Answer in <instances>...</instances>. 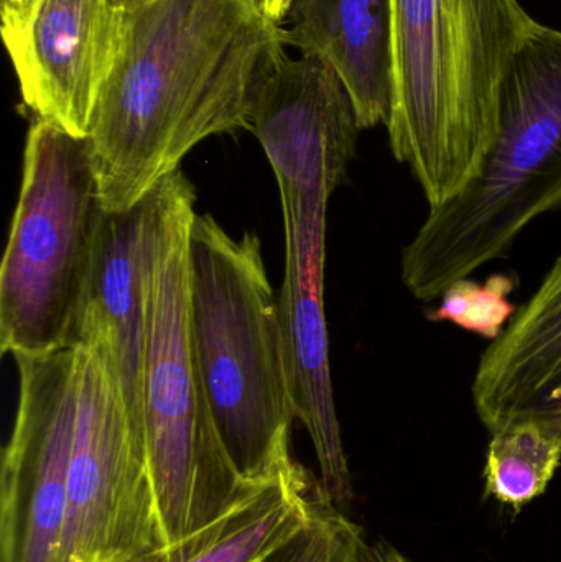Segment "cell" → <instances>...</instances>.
<instances>
[{
	"label": "cell",
	"instance_id": "cell-20",
	"mask_svg": "<svg viewBox=\"0 0 561 562\" xmlns=\"http://www.w3.org/2000/svg\"><path fill=\"white\" fill-rule=\"evenodd\" d=\"M259 3L267 16L282 23L283 20L289 19L290 10H292L295 0H259Z\"/></svg>",
	"mask_w": 561,
	"mask_h": 562
},
{
	"label": "cell",
	"instance_id": "cell-12",
	"mask_svg": "<svg viewBox=\"0 0 561 562\" xmlns=\"http://www.w3.org/2000/svg\"><path fill=\"white\" fill-rule=\"evenodd\" d=\"M326 257H303L285 249V277L280 288L287 379L296 419L303 423L329 501L348 510L352 481L336 415L325 316Z\"/></svg>",
	"mask_w": 561,
	"mask_h": 562
},
{
	"label": "cell",
	"instance_id": "cell-8",
	"mask_svg": "<svg viewBox=\"0 0 561 562\" xmlns=\"http://www.w3.org/2000/svg\"><path fill=\"white\" fill-rule=\"evenodd\" d=\"M249 131L269 158L282 198L285 243L326 249L329 198L345 180L361 131L335 71L277 46L257 79Z\"/></svg>",
	"mask_w": 561,
	"mask_h": 562
},
{
	"label": "cell",
	"instance_id": "cell-18",
	"mask_svg": "<svg viewBox=\"0 0 561 562\" xmlns=\"http://www.w3.org/2000/svg\"><path fill=\"white\" fill-rule=\"evenodd\" d=\"M364 531L328 497L283 543L257 562H356Z\"/></svg>",
	"mask_w": 561,
	"mask_h": 562
},
{
	"label": "cell",
	"instance_id": "cell-6",
	"mask_svg": "<svg viewBox=\"0 0 561 562\" xmlns=\"http://www.w3.org/2000/svg\"><path fill=\"white\" fill-rule=\"evenodd\" d=\"M105 210L88 138L36 119L0 267V350L15 357L75 344Z\"/></svg>",
	"mask_w": 561,
	"mask_h": 562
},
{
	"label": "cell",
	"instance_id": "cell-21",
	"mask_svg": "<svg viewBox=\"0 0 561 562\" xmlns=\"http://www.w3.org/2000/svg\"><path fill=\"white\" fill-rule=\"evenodd\" d=\"M112 2L127 12V10L135 9V7L142 5V3L148 2V0H112Z\"/></svg>",
	"mask_w": 561,
	"mask_h": 562
},
{
	"label": "cell",
	"instance_id": "cell-1",
	"mask_svg": "<svg viewBox=\"0 0 561 562\" xmlns=\"http://www.w3.org/2000/svg\"><path fill=\"white\" fill-rule=\"evenodd\" d=\"M282 23L259 0H148L124 43L88 135L105 213L144 201L213 135L249 128L257 79Z\"/></svg>",
	"mask_w": 561,
	"mask_h": 562
},
{
	"label": "cell",
	"instance_id": "cell-4",
	"mask_svg": "<svg viewBox=\"0 0 561 562\" xmlns=\"http://www.w3.org/2000/svg\"><path fill=\"white\" fill-rule=\"evenodd\" d=\"M188 276L194 357L217 435L244 481H269L296 464V416L259 237L234 239L210 214H194Z\"/></svg>",
	"mask_w": 561,
	"mask_h": 562
},
{
	"label": "cell",
	"instance_id": "cell-15",
	"mask_svg": "<svg viewBox=\"0 0 561 562\" xmlns=\"http://www.w3.org/2000/svg\"><path fill=\"white\" fill-rule=\"evenodd\" d=\"M323 497L319 479L296 462L200 533L128 562H257L295 533Z\"/></svg>",
	"mask_w": 561,
	"mask_h": 562
},
{
	"label": "cell",
	"instance_id": "cell-14",
	"mask_svg": "<svg viewBox=\"0 0 561 562\" xmlns=\"http://www.w3.org/2000/svg\"><path fill=\"white\" fill-rule=\"evenodd\" d=\"M147 198L124 213H105L91 279L79 316L98 321L114 356L122 393L135 426L144 431V231Z\"/></svg>",
	"mask_w": 561,
	"mask_h": 562
},
{
	"label": "cell",
	"instance_id": "cell-19",
	"mask_svg": "<svg viewBox=\"0 0 561 562\" xmlns=\"http://www.w3.org/2000/svg\"><path fill=\"white\" fill-rule=\"evenodd\" d=\"M356 562H414L385 540L362 543Z\"/></svg>",
	"mask_w": 561,
	"mask_h": 562
},
{
	"label": "cell",
	"instance_id": "cell-2",
	"mask_svg": "<svg viewBox=\"0 0 561 562\" xmlns=\"http://www.w3.org/2000/svg\"><path fill=\"white\" fill-rule=\"evenodd\" d=\"M389 5V142L435 207L474 177L490 151L507 69L539 22L519 0Z\"/></svg>",
	"mask_w": 561,
	"mask_h": 562
},
{
	"label": "cell",
	"instance_id": "cell-17",
	"mask_svg": "<svg viewBox=\"0 0 561 562\" xmlns=\"http://www.w3.org/2000/svg\"><path fill=\"white\" fill-rule=\"evenodd\" d=\"M517 286L516 273H494L484 283L461 279L441 293V303L425 316L431 323L455 324L493 342L519 310L509 300Z\"/></svg>",
	"mask_w": 561,
	"mask_h": 562
},
{
	"label": "cell",
	"instance_id": "cell-11",
	"mask_svg": "<svg viewBox=\"0 0 561 562\" xmlns=\"http://www.w3.org/2000/svg\"><path fill=\"white\" fill-rule=\"evenodd\" d=\"M471 395L491 432L532 423L561 442V256L484 350Z\"/></svg>",
	"mask_w": 561,
	"mask_h": 562
},
{
	"label": "cell",
	"instance_id": "cell-7",
	"mask_svg": "<svg viewBox=\"0 0 561 562\" xmlns=\"http://www.w3.org/2000/svg\"><path fill=\"white\" fill-rule=\"evenodd\" d=\"M78 406L65 562H128L164 547L147 439L131 418L108 336L79 316Z\"/></svg>",
	"mask_w": 561,
	"mask_h": 562
},
{
	"label": "cell",
	"instance_id": "cell-13",
	"mask_svg": "<svg viewBox=\"0 0 561 562\" xmlns=\"http://www.w3.org/2000/svg\"><path fill=\"white\" fill-rule=\"evenodd\" d=\"M285 45L315 56L338 75L359 128L385 124L391 112L389 0H295Z\"/></svg>",
	"mask_w": 561,
	"mask_h": 562
},
{
	"label": "cell",
	"instance_id": "cell-16",
	"mask_svg": "<svg viewBox=\"0 0 561 562\" xmlns=\"http://www.w3.org/2000/svg\"><path fill=\"white\" fill-rule=\"evenodd\" d=\"M561 464V442L532 423L493 432L484 468V497L519 514L546 494Z\"/></svg>",
	"mask_w": 561,
	"mask_h": 562
},
{
	"label": "cell",
	"instance_id": "cell-3",
	"mask_svg": "<svg viewBox=\"0 0 561 562\" xmlns=\"http://www.w3.org/2000/svg\"><path fill=\"white\" fill-rule=\"evenodd\" d=\"M194 201L177 170L148 194L145 216L142 412L164 547L216 524L257 485L227 458L194 357L188 276Z\"/></svg>",
	"mask_w": 561,
	"mask_h": 562
},
{
	"label": "cell",
	"instance_id": "cell-5",
	"mask_svg": "<svg viewBox=\"0 0 561 562\" xmlns=\"http://www.w3.org/2000/svg\"><path fill=\"white\" fill-rule=\"evenodd\" d=\"M560 206L561 32L537 23L504 78L490 151L457 194L430 207L402 252V281L417 300H437Z\"/></svg>",
	"mask_w": 561,
	"mask_h": 562
},
{
	"label": "cell",
	"instance_id": "cell-9",
	"mask_svg": "<svg viewBox=\"0 0 561 562\" xmlns=\"http://www.w3.org/2000/svg\"><path fill=\"white\" fill-rule=\"evenodd\" d=\"M15 362L19 406L0 471V562H65L78 347Z\"/></svg>",
	"mask_w": 561,
	"mask_h": 562
},
{
	"label": "cell",
	"instance_id": "cell-10",
	"mask_svg": "<svg viewBox=\"0 0 561 562\" xmlns=\"http://www.w3.org/2000/svg\"><path fill=\"white\" fill-rule=\"evenodd\" d=\"M125 15L112 0H2L3 42L36 119L88 138Z\"/></svg>",
	"mask_w": 561,
	"mask_h": 562
}]
</instances>
